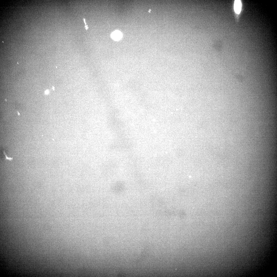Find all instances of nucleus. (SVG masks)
Segmentation results:
<instances>
[{
  "label": "nucleus",
  "mask_w": 277,
  "mask_h": 277,
  "mask_svg": "<svg viewBox=\"0 0 277 277\" xmlns=\"http://www.w3.org/2000/svg\"><path fill=\"white\" fill-rule=\"evenodd\" d=\"M241 3L240 0H235L234 4V9L235 12L238 14H239L241 11Z\"/></svg>",
  "instance_id": "f257e3e1"
},
{
  "label": "nucleus",
  "mask_w": 277,
  "mask_h": 277,
  "mask_svg": "<svg viewBox=\"0 0 277 277\" xmlns=\"http://www.w3.org/2000/svg\"><path fill=\"white\" fill-rule=\"evenodd\" d=\"M122 36L121 33L118 31H115L111 34L112 38L114 40H118L120 39Z\"/></svg>",
  "instance_id": "f03ea898"
}]
</instances>
